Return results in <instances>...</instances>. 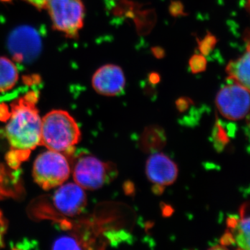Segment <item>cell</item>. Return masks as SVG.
Returning a JSON list of instances; mask_svg holds the SVG:
<instances>
[{"instance_id": "obj_17", "label": "cell", "mask_w": 250, "mask_h": 250, "mask_svg": "<svg viewBox=\"0 0 250 250\" xmlns=\"http://www.w3.org/2000/svg\"><path fill=\"white\" fill-rule=\"evenodd\" d=\"M7 225L2 213L0 211V248L4 246V235L6 233Z\"/></svg>"}, {"instance_id": "obj_5", "label": "cell", "mask_w": 250, "mask_h": 250, "mask_svg": "<svg viewBox=\"0 0 250 250\" xmlns=\"http://www.w3.org/2000/svg\"><path fill=\"white\" fill-rule=\"evenodd\" d=\"M45 9L57 30L71 39L78 36L85 14L82 0H48Z\"/></svg>"}, {"instance_id": "obj_19", "label": "cell", "mask_w": 250, "mask_h": 250, "mask_svg": "<svg viewBox=\"0 0 250 250\" xmlns=\"http://www.w3.org/2000/svg\"><path fill=\"white\" fill-rule=\"evenodd\" d=\"M39 9H45L48 0H25Z\"/></svg>"}, {"instance_id": "obj_2", "label": "cell", "mask_w": 250, "mask_h": 250, "mask_svg": "<svg viewBox=\"0 0 250 250\" xmlns=\"http://www.w3.org/2000/svg\"><path fill=\"white\" fill-rule=\"evenodd\" d=\"M80 139V127L68 112L54 110L42 118L41 145L47 149L69 155Z\"/></svg>"}, {"instance_id": "obj_8", "label": "cell", "mask_w": 250, "mask_h": 250, "mask_svg": "<svg viewBox=\"0 0 250 250\" xmlns=\"http://www.w3.org/2000/svg\"><path fill=\"white\" fill-rule=\"evenodd\" d=\"M54 192V207L62 214L67 217L80 215L87 205L84 189L77 183L62 184Z\"/></svg>"}, {"instance_id": "obj_12", "label": "cell", "mask_w": 250, "mask_h": 250, "mask_svg": "<svg viewBox=\"0 0 250 250\" xmlns=\"http://www.w3.org/2000/svg\"><path fill=\"white\" fill-rule=\"evenodd\" d=\"M226 72L229 80L250 93V45L241 57L229 62Z\"/></svg>"}, {"instance_id": "obj_6", "label": "cell", "mask_w": 250, "mask_h": 250, "mask_svg": "<svg viewBox=\"0 0 250 250\" xmlns=\"http://www.w3.org/2000/svg\"><path fill=\"white\" fill-rule=\"evenodd\" d=\"M220 114L230 121L243 119L250 111V93L234 83L219 90L215 99Z\"/></svg>"}, {"instance_id": "obj_16", "label": "cell", "mask_w": 250, "mask_h": 250, "mask_svg": "<svg viewBox=\"0 0 250 250\" xmlns=\"http://www.w3.org/2000/svg\"><path fill=\"white\" fill-rule=\"evenodd\" d=\"M217 40L215 36L210 34H207L201 41H198L199 49L203 55H207L216 44Z\"/></svg>"}, {"instance_id": "obj_11", "label": "cell", "mask_w": 250, "mask_h": 250, "mask_svg": "<svg viewBox=\"0 0 250 250\" xmlns=\"http://www.w3.org/2000/svg\"><path fill=\"white\" fill-rule=\"evenodd\" d=\"M228 225L230 231L224 236L223 244L250 250V216L242 215L239 218L231 219Z\"/></svg>"}, {"instance_id": "obj_21", "label": "cell", "mask_w": 250, "mask_h": 250, "mask_svg": "<svg viewBox=\"0 0 250 250\" xmlns=\"http://www.w3.org/2000/svg\"><path fill=\"white\" fill-rule=\"evenodd\" d=\"M149 78L152 83H158L160 81V76L157 73H151Z\"/></svg>"}, {"instance_id": "obj_9", "label": "cell", "mask_w": 250, "mask_h": 250, "mask_svg": "<svg viewBox=\"0 0 250 250\" xmlns=\"http://www.w3.org/2000/svg\"><path fill=\"white\" fill-rule=\"evenodd\" d=\"M126 79L121 67L106 64L96 70L92 78V85L98 94L113 97L121 95L125 90Z\"/></svg>"}, {"instance_id": "obj_7", "label": "cell", "mask_w": 250, "mask_h": 250, "mask_svg": "<svg viewBox=\"0 0 250 250\" xmlns=\"http://www.w3.org/2000/svg\"><path fill=\"white\" fill-rule=\"evenodd\" d=\"M8 47L18 62H31L38 57L41 50V38L33 28L18 27L10 35Z\"/></svg>"}, {"instance_id": "obj_3", "label": "cell", "mask_w": 250, "mask_h": 250, "mask_svg": "<svg viewBox=\"0 0 250 250\" xmlns=\"http://www.w3.org/2000/svg\"><path fill=\"white\" fill-rule=\"evenodd\" d=\"M70 172L71 168L65 154L50 149L39 154L33 166L34 181L44 190L65 183Z\"/></svg>"}, {"instance_id": "obj_15", "label": "cell", "mask_w": 250, "mask_h": 250, "mask_svg": "<svg viewBox=\"0 0 250 250\" xmlns=\"http://www.w3.org/2000/svg\"><path fill=\"white\" fill-rule=\"evenodd\" d=\"M189 67L192 73L205 71L207 67V59L203 54H195L189 60Z\"/></svg>"}, {"instance_id": "obj_10", "label": "cell", "mask_w": 250, "mask_h": 250, "mask_svg": "<svg viewBox=\"0 0 250 250\" xmlns=\"http://www.w3.org/2000/svg\"><path fill=\"white\" fill-rule=\"evenodd\" d=\"M148 179L158 187L172 185L178 177L177 164L163 153H154L148 158L146 166Z\"/></svg>"}, {"instance_id": "obj_4", "label": "cell", "mask_w": 250, "mask_h": 250, "mask_svg": "<svg viewBox=\"0 0 250 250\" xmlns=\"http://www.w3.org/2000/svg\"><path fill=\"white\" fill-rule=\"evenodd\" d=\"M116 166L104 162L91 155L81 156L73 167L75 183L85 190H97L110 183L117 177Z\"/></svg>"}, {"instance_id": "obj_1", "label": "cell", "mask_w": 250, "mask_h": 250, "mask_svg": "<svg viewBox=\"0 0 250 250\" xmlns=\"http://www.w3.org/2000/svg\"><path fill=\"white\" fill-rule=\"evenodd\" d=\"M36 94L31 92L11 106L5 134L11 147V160L17 164L25 160L33 149L40 146L42 118L36 107Z\"/></svg>"}, {"instance_id": "obj_18", "label": "cell", "mask_w": 250, "mask_h": 250, "mask_svg": "<svg viewBox=\"0 0 250 250\" xmlns=\"http://www.w3.org/2000/svg\"><path fill=\"white\" fill-rule=\"evenodd\" d=\"M171 14L174 16L183 14V6L179 1H173L170 6Z\"/></svg>"}, {"instance_id": "obj_13", "label": "cell", "mask_w": 250, "mask_h": 250, "mask_svg": "<svg viewBox=\"0 0 250 250\" xmlns=\"http://www.w3.org/2000/svg\"><path fill=\"white\" fill-rule=\"evenodd\" d=\"M18 80L16 65L10 59L0 57V93L14 88Z\"/></svg>"}, {"instance_id": "obj_14", "label": "cell", "mask_w": 250, "mask_h": 250, "mask_svg": "<svg viewBox=\"0 0 250 250\" xmlns=\"http://www.w3.org/2000/svg\"><path fill=\"white\" fill-rule=\"evenodd\" d=\"M52 248L54 250H81L83 249V247L77 237L63 236L54 242Z\"/></svg>"}, {"instance_id": "obj_20", "label": "cell", "mask_w": 250, "mask_h": 250, "mask_svg": "<svg viewBox=\"0 0 250 250\" xmlns=\"http://www.w3.org/2000/svg\"><path fill=\"white\" fill-rule=\"evenodd\" d=\"M152 52L154 56L158 57V58H161L164 55V51L162 50L161 48H159V47H155V48L152 49Z\"/></svg>"}]
</instances>
